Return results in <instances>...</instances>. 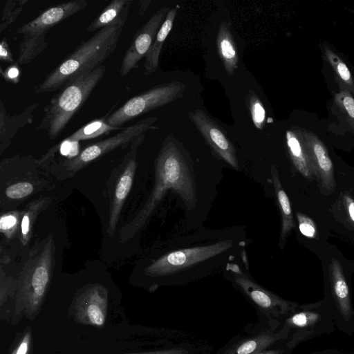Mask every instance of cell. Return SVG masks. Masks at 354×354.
I'll list each match as a JSON object with an SVG mask.
<instances>
[{"label": "cell", "instance_id": "1", "mask_svg": "<svg viewBox=\"0 0 354 354\" xmlns=\"http://www.w3.org/2000/svg\"><path fill=\"white\" fill-rule=\"evenodd\" d=\"M154 187L145 205L136 216L120 230V240L124 243L145 225L156 206L169 189L176 192L187 207L196 203V189L187 162L171 140L166 141L156 160Z\"/></svg>", "mask_w": 354, "mask_h": 354}, {"label": "cell", "instance_id": "2", "mask_svg": "<svg viewBox=\"0 0 354 354\" xmlns=\"http://www.w3.org/2000/svg\"><path fill=\"white\" fill-rule=\"evenodd\" d=\"M123 27L122 24L104 27L82 41L35 87V93L57 91L82 74L103 65L116 48Z\"/></svg>", "mask_w": 354, "mask_h": 354}, {"label": "cell", "instance_id": "3", "mask_svg": "<svg viewBox=\"0 0 354 354\" xmlns=\"http://www.w3.org/2000/svg\"><path fill=\"white\" fill-rule=\"evenodd\" d=\"M55 254V245L51 234L30 252L17 279L14 324L23 317L34 320L38 315L50 284Z\"/></svg>", "mask_w": 354, "mask_h": 354}, {"label": "cell", "instance_id": "4", "mask_svg": "<svg viewBox=\"0 0 354 354\" xmlns=\"http://www.w3.org/2000/svg\"><path fill=\"white\" fill-rule=\"evenodd\" d=\"M106 73V66L75 77L55 95L44 109L38 130H46L50 139L56 138L83 105Z\"/></svg>", "mask_w": 354, "mask_h": 354}, {"label": "cell", "instance_id": "5", "mask_svg": "<svg viewBox=\"0 0 354 354\" xmlns=\"http://www.w3.org/2000/svg\"><path fill=\"white\" fill-rule=\"evenodd\" d=\"M88 6L86 0H72L50 7L36 18L20 26L21 36L17 62L26 64L35 59L47 47V32L59 23L83 10Z\"/></svg>", "mask_w": 354, "mask_h": 354}, {"label": "cell", "instance_id": "6", "mask_svg": "<svg viewBox=\"0 0 354 354\" xmlns=\"http://www.w3.org/2000/svg\"><path fill=\"white\" fill-rule=\"evenodd\" d=\"M158 119V116L142 119L108 138L88 146L77 156L68 158L60 162L59 176L62 178L71 177L77 171L106 153L118 147L130 145L136 138L143 135L147 131L158 129L154 125Z\"/></svg>", "mask_w": 354, "mask_h": 354}, {"label": "cell", "instance_id": "7", "mask_svg": "<svg viewBox=\"0 0 354 354\" xmlns=\"http://www.w3.org/2000/svg\"><path fill=\"white\" fill-rule=\"evenodd\" d=\"M186 85L171 81L155 86L124 103L105 120L112 127H118L147 112L165 106L183 97Z\"/></svg>", "mask_w": 354, "mask_h": 354}, {"label": "cell", "instance_id": "8", "mask_svg": "<svg viewBox=\"0 0 354 354\" xmlns=\"http://www.w3.org/2000/svg\"><path fill=\"white\" fill-rule=\"evenodd\" d=\"M231 245L227 241L176 250L152 262L147 267L145 272L154 277L171 274L216 257Z\"/></svg>", "mask_w": 354, "mask_h": 354}, {"label": "cell", "instance_id": "9", "mask_svg": "<svg viewBox=\"0 0 354 354\" xmlns=\"http://www.w3.org/2000/svg\"><path fill=\"white\" fill-rule=\"evenodd\" d=\"M108 293L107 288L99 283L82 288L73 303L75 320L79 324L102 327L107 316Z\"/></svg>", "mask_w": 354, "mask_h": 354}, {"label": "cell", "instance_id": "10", "mask_svg": "<svg viewBox=\"0 0 354 354\" xmlns=\"http://www.w3.org/2000/svg\"><path fill=\"white\" fill-rule=\"evenodd\" d=\"M188 117L212 150L232 167L238 169L236 149L216 121L200 109L189 112Z\"/></svg>", "mask_w": 354, "mask_h": 354}, {"label": "cell", "instance_id": "11", "mask_svg": "<svg viewBox=\"0 0 354 354\" xmlns=\"http://www.w3.org/2000/svg\"><path fill=\"white\" fill-rule=\"evenodd\" d=\"M169 10L167 6L160 8L136 32L122 58L120 70L121 75L129 74L145 57Z\"/></svg>", "mask_w": 354, "mask_h": 354}, {"label": "cell", "instance_id": "12", "mask_svg": "<svg viewBox=\"0 0 354 354\" xmlns=\"http://www.w3.org/2000/svg\"><path fill=\"white\" fill-rule=\"evenodd\" d=\"M302 133L308 151L314 178L320 192L326 196L335 189L333 161L324 143L313 131L301 127Z\"/></svg>", "mask_w": 354, "mask_h": 354}, {"label": "cell", "instance_id": "13", "mask_svg": "<svg viewBox=\"0 0 354 354\" xmlns=\"http://www.w3.org/2000/svg\"><path fill=\"white\" fill-rule=\"evenodd\" d=\"M144 138V134L136 138L129 145L130 150L125 156V165L116 183L110 205L107 227L109 236H112L115 231L122 208L132 187L137 167L136 153Z\"/></svg>", "mask_w": 354, "mask_h": 354}, {"label": "cell", "instance_id": "14", "mask_svg": "<svg viewBox=\"0 0 354 354\" xmlns=\"http://www.w3.org/2000/svg\"><path fill=\"white\" fill-rule=\"evenodd\" d=\"M235 272V282L248 297L262 310L273 316L290 315L298 304L283 299L264 289L239 271Z\"/></svg>", "mask_w": 354, "mask_h": 354}, {"label": "cell", "instance_id": "15", "mask_svg": "<svg viewBox=\"0 0 354 354\" xmlns=\"http://www.w3.org/2000/svg\"><path fill=\"white\" fill-rule=\"evenodd\" d=\"M331 122L327 129L337 136L354 135V96L347 91L335 93L330 105Z\"/></svg>", "mask_w": 354, "mask_h": 354}, {"label": "cell", "instance_id": "16", "mask_svg": "<svg viewBox=\"0 0 354 354\" xmlns=\"http://www.w3.org/2000/svg\"><path fill=\"white\" fill-rule=\"evenodd\" d=\"M38 102H33L21 112L11 115L0 100V152L2 153L11 144L18 131L32 122Z\"/></svg>", "mask_w": 354, "mask_h": 354}, {"label": "cell", "instance_id": "17", "mask_svg": "<svg viewBox=\"0 0 354 354\" xmlns=\"http://www.w3.org/2000/svg\"><path fill=\"white\" fill-rule=\"evenodd\" d=\"M286 145L294 167L307 180H313V171L301 127L293 126L286 131Z\"/></svg>", "mask_w": 354, "mask_h": 354}, {"label": "cell", "instance_id": "18", "mask_svg": "<svg viewBox=\"0 0 354 354\" xmlns=\"http://www.w3.org/2000/svg\"><path fill=\"white\" fill-rule=\"evenodd\" d=\"M322 57L330 67L339 91H347L354 96V77L339 52L328 41L319 44Z\"/></svg>", "mask_w": 354, "mask_h": 354}, {"label": "cell", "instance_id": "19", "mask_svg": "<svg viewBox=\"0 0 354 354\" xmlns=\"http://www.w3.org/2000/svg\"><path fill=\"white\" fill-rule=\"evenodd\" d=\"M331 291L341 315L349 319L354 314L350 296L349 288L339 261L335 258L330 259L328 266Z\"/></svg>", "mask_w": 354, "mask_h": 354}, {"label": "cell", "instance_id": "20", "mask_svg": "<svg viewBox=\"0 0 354 354\" xmlns=\"http://www.w3.org/2000/svg\"><path fill=\"white\" fill-rule=\"evenodd\" d=\"M216 46L226 73L230 76L233 75L238 68L239 57L229 21H223L219 24Z\"/></svg>", "mask_w": 354, "mask_h": 354}, {"label": "cell", "instance_id": "21", "mask_svg": "<svg viewBox=\"0 0 354 354\" xmlns=\"http://www.w3.org/2000/svg\"><path fill=\"white\" fill-rule=\"evenodd\" d=\"M314 304L301 306L303 309L296 311L295 310L286 319L287 326L296 329V332L292 339L289 342V346H294L299 342L304 340L310 335V332L313 333V328L316 326L321 319V315L310 308Z\"/></svg>", "mask_w": 354, "mask_h": 354}, {"label": "cell", "instance_id": "22", "mask_svg": "<svg viewBox=\"0 0 354 354\" xmlns=\"http://www.w3.org/2000/svg\"><path fill=\"white\" fill-rule=\"evenodd\" d=\"M179 8V5H176L169 9L145 56L144 63V74L145 75L151 74L156 71L162 47L173 27Z\"/></svg>", "mask_w": 354, "mask_h": 354}, {"label": "cell", "instance_id": "23", "mask_svg": "<svg viewBox=\"0 0 354 354\" xmlns=\"http://www.w3.org/2000/svg\"><path fill=\"white\" fill-rule=\"evenodd\" d=\"M131 4V0H114L111 1L88 25L86 30L91 32L97 31L111 25H124L128 17Z\"/></svg>", "mask_w": 354, "mask_h": 354}, {"label": "cell", "instance_id": "24", "mask_svg": "<svg viewBox=\"0 0 354 354\" xmlns=\"http://www.w3.org/2000/svg\"><path fill=\"white\" fill-rule=\"evenodd\" d=\"M271 175L277 203L281 216V230L279 245L281 249H283L286 237L295 227V224L293 220L289 198L281 186L278 171L276 166L274 165L271 167Z\"/></svg>", "mask_w": 354, "mask_h": 354}, {"label": "cell", "instance_id": "25", "mask_svg": "<svg viewBox=\"0 0 354 354\" xmlns=\"http://www.w3.org/2000/svg\"><path fill=\"white\" fill-rule=\"evenodd\" d=\"M281 339L279 334L262 333L232 345L223 354H256Z\"/></svg>", "mask_w": 354, "mask_h": 354}, {"label": "cell", "instance_id": "26", "mask_svg": "<svg viewBox=\"0 0 354 354\" xmlns=\"http://www.w3.org/2000/svg\"><path fill=\"white\" fill-rule=\"evenodd\" d=\"M51 203L49 197L35 199L27 205L22 213L21 220L20 241L26 245L31 238L36 218Z\"/></svg>", "mask_w": 354, "mask_h": 354}, {"label": "cell", "instance_id": "27", "mask_svg": "<svg viewBox=\"0 0 354 354\" xmlns=\"http://www.w3.org/2000/svg\"><path fill=\"white\" fill-rule=\"evenodd\" d=\"M120 129L111 126L106 122V120H95L80 128L73 134L66 138L63 142H77L80 140L92 139Z\"/></svg>", "mask_w": 354, "mask_h": 354}, {"label": "cell", "instance_id": "28", "mask_svg": "<svg viewBox=\"0 0 354 354\" xmlns=\"http://www.w3.org/2000/svg\"><path fill=\"white\" fill-rule=\"evenodd\" d=\"M338 219L348 228L354 230V198L348 192L340 194L335 204Z\"/></svg>", "mask_w": 354, "mask_h": 354}, {"label": "cell", "instance_id": "29", "mask_svg": "<svg viewBox=\"0 0 354 354\" xmlns=\"http://www.w3.org/2000/svg\"><path fill=\"white\" fill-rule=\"evenodd\" d=\"M246 103L254 125L262 130L266 124V111L261 99L254 91L249 90Z\"/></svg>", "mask_w": 354, "mask_h": 354}, {"label": "cell", "instance_id": "30", "mask_svg": "<svg viewBox=\"0 0 354 354\" xmlns=\"http://www.w3.org/2000/svg\"><path fill=\"white\" fill-rule=\"evenodd\" d=\"M27 3V0H9L6 1L1 11V32L15 21Z\"/></svg>", "mask_w": 354, "mask_h": 354}, {"label": "cell", "instance_id": "31", "mask_svg": "<svg viewBox=\"0 0 354 354\" xmlns=\"http://www.w3.org/2000/svg\"><path fill=\"white\" fill-rule=\"evenodd\" d=\"M33 191L34 186L31 183L22 181L8 186L5 191V194L10 198L19 199L29 196Z\"/></svg>", "mask_w": 354, "mask_h": 354}, {"label": "cell", "instance_id": "32", "mask_svg": "<svg viewBox=\"0 0 354 354\" xmlns=\"http://www.w3.org/2000/svg\"><path fill=\"white\" fill-rule=\"evenodd\" d=\"M17 286V279L7 277L3 270L0 277V306L2 307L7 300L15 297Z\"/></svg>", "mask_w": 354, "mask_h": 354}, {"label": "cell", "instance_id": "33", "mask_svg": "<svg viewBox=\"0 0 354 354\" xmlns=\"http://www.w3.org/2000/svg\"><path fill=\"white\" fill-rule=\"evenodd\" d=\"M296 216L299 223L300 232L306 237L314 239L317 236V227L314 221L301 212H297Z\"/></svg>", "mask_w": 354, "mask_h": 354}, {"label": "cell", "instance_id": "34", "mask_svg": "<svg viewBox=\"0 0 354 354\" xmlns=\"http://www.w3.org/2000/svg\"><path fill=\"white\" fill-rule=\"evenodd\" d=\"M19 212H10L1 216L0 219V227L2 232L7 236H11L16 231L18 224Z\"/></svg>", "mask_w": 354, "mask_h": 354}, {"label": "cell", "instance_id": "35", "mask_svg": "<svg viewBox=\"0 0 354 354\" xmlns=\"http://www.w3.org/2000/svg\"><path fill=\"white\" fill-rule=\"evenodd\" d=\"M32 343V333L27 328L22 333L15 347L10 354H29Z\"/></svg>", "mask_w": 354, "mask_h": 354}, {"label": "cell", "instance_id": "36", "mask_svg": "<svg viewBox=\"0 0 354 354\" xmlns=\"http://www.w3.org/2000/svg\"><path fill=\"white\" fill-rule=\"evenodd\" d=\"M0 59L8 63L14 62L13 56L5 39L1 41L0 44Z\"/></svg>", "mask_w": 354, "mask_h": 354}, {"label": "cell", "instance_id": "37", "mask_svg": "<svg viewBox=\"0 0 354 354\" xmlns=\"http://www.w3.org/2000/svg\"><path fill=\"white\" fill-rule=\"evenodd\" d=\"M189 352L184 348H173L165 350H158L154 351L136 353L130 354H188Z\"/></svg>", "mask_w": 354, "mask_h": 354}, {"label": "cell", "instance_id": "38", "mask_svg": "<svg viewBox=\"0 0 354 354\" xmlns=\"http://www.w3.org/2000/svg\"><path fill=\"white\" fill-rule=\"evenodd\" d=\"M150 1H141L140 2L139 15L142 16L147 10Z\"/></svg>", "mask_w": 354, "mask_h": 354}, {"label": "cell", "instance_id": "39", "mask_svg": "<svg viewBox=\"0 0 354 354\" xmlns=\"http://www.w3.org/2000/svg\"><path fill=\"white\" fill-rule=\"evenodd\" d=\"M282 350H265L256 354H283Z\"/></svg>", "mask_w": 354, "mask_h": 354}]
</instances>
